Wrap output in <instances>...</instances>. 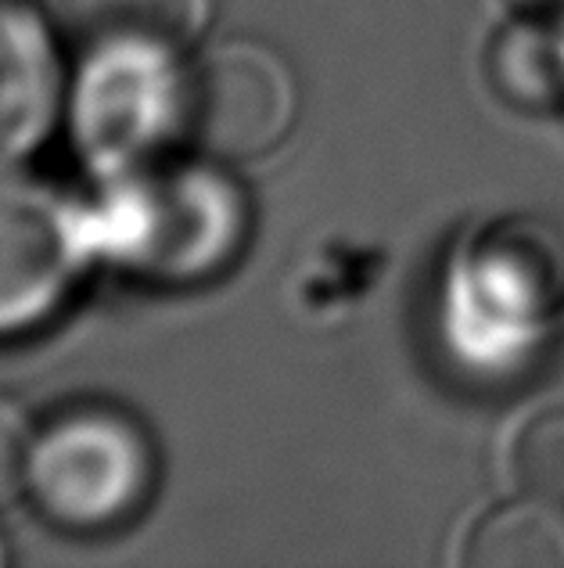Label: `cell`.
Wrapping results in <instances>:
<instances>
[{"label": "cell", "mask_w": 564, "mask_h": 568, "mask_svg": "<svg viewBox=\"0 0 564 568\" xmlns=\"http://www.w3.org/2000/svg\"><path fill=\"white\" fill-rule=\"evenodd\" d=\"M295 77L256 40H224L187 69L181 126L205 155L242 162L266 155L295 123Z\"/></svg>", "instance_id": "cell-2"}, {"label": "cell", "mask_w": 564, "mask_h": 568, "mask_svg": "<svg viewBox=\"0 0 564 568\" xmlns=\"http://www.w3.org/2000/svg\"><path fill=\"white\" fill-rule=\"evenodd\" d=\"M485 72L493 94L514 112H564V37L554 22L522 14L489 43Z\"/></svg>", "instance_id": "cell-7"}, {"label": "cell", "mask_w": 564, "mask_h": 568, "mask_svg": "<svg viewBox=\"0 0 564 568\" xmlns=\"http://www.w3.org/2000/svg\"><path fill=\"white\" fill-rule=\"evenodd\" d=\"M155 483L144 428L112 407L58 414L29 446L25 486L43 518L69 532H105L141 511Z\"/></svg>", "instance_id": "cell-1"}, {"label": "cell", "mask_w": 564, "mask_h": 568, "mask_svg": "<svg viewBox=\"0 0 564 568\" xmlns=\"http://www.w3.org/2000/svg\"><path fill=\"white\" fill-rule=\"evenodd\" d=\"M133 231L126 256L162 277H198L216 271L242 237V191L213 173H170L133 191Z\"/></svg>", "instance_id": "cell-4"}, {"label": "cell", "mask_w": 564, "mask_h": 568, "mask_svg": "<svg viewBox=\"0 0 564 568\" xmlns=\"http://www.w3.org/2000/svg\"><path fill=\"white\" fill-rule=\"evenodd\" d=\"M62 109L54 37L25 0H0V170L37 152Z\"/></svg>", "instance_id": "cell-5"}, {"label": "cell", "mask_w": 564, "mask_h": 568, "mask_svg": "<svg viewBox=\"0 0 564 568\" xmlns=\"http://www.w3.org/2000/svg\"><path fill=\"white\" fill-rule=\"evenodd\" d=\"M514 483L525 497L564 504V407L529 417L511 450Z\"/></svg>", "instance_id": "cell-9"}, {"label": "cell", "mask_w": 564, "mask_h": 568, "mask_svg": "<svg viewBox=\"0 0 564 568\" xmlns=\"http://www.w3.org/2000/svg\"><path fill=\"white\" fill-rule=\"evenodd\" d=\"M511 4L522 14H529V19L564 26V0H511Z\"/></svg>", "instance_id": "cell-11"}, {"label": "cell", "mask_w": 564, "mask_h": 568, "mask_svg": "<svg viewBox=\"0 0 564 568\" xmlns=\"http://www.w3.org/2000/svg\"><path fill=\"white\" fill-rule=\"evenodd\" d=\"M0 565H4V547H0Z\"/></svg>", "instance_id": "cell-12"}, {"label": "cell", "mask_w": 564, "mask_h": 568, "mask_svg": "<svg viewBox=\"0 0 564 568\" xmlns=\"http://www.w3.org/2000/svg\"><path fill=\"white\" fill-rule=\"evenodd\" d=\"M29 471V439L25 422L11 403L0 399V507L19 497Z\"/></svg>", "instance_id": "cell-10"}, {"label": "cell", "mask_w": 564, "mask_h": 568, "mask_svg": "<svg viewBox=\"0 0 564 568\" xmlns=\"http://www.w3.org/2000/svg\"><path fill=\"white\" fill-rule=\"evenodd\" d=\"M213 0H69V33L91 58H141L166 65L209 22Z\"/></svg>", "instance_id": "cell-6"}, {"label": "cell", "mask_w": 564, "mask_h": 568, "mask_svg": "<svg viewBox=\"0 0 564 568\" xmlns=\"http://www.w3.org/2000/svg\"><path fill=\"white\" fill-rule=\"evenodd\" d=\"M468 568H564V521L543 500L503 504L474 521Z\"/></svg>", "instance_id": "cell-8"}, {"label": "cell", "mask_w": 564, "mask_h": 568, "mask_svg": "<svg viewBox=\"0 0 564 568\" xmlns=\"http://www.w3.org/2000/svg\"><path fill=\"white\" fill-rule=\"evenodd\" d=\"M83 263L72 205L29 176H0V338L51 317Z\"/></svg>", "instance_id": "cell-3"}]
</instances>
